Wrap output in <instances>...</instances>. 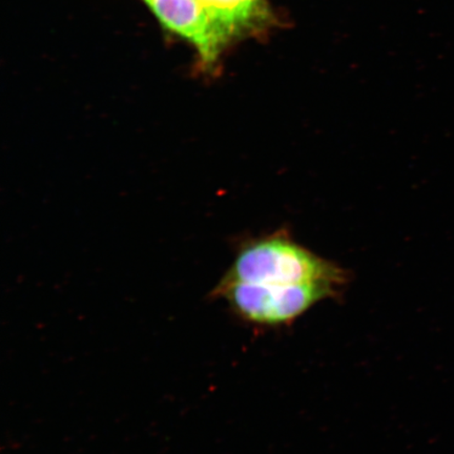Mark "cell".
Listing matches in <instances>:
<instances>
[{"label": "cell", "mask_w": 454, "mask_h": 454, "mask_svg": "<svg viewBox=\"0 0 454 454\" xmlns=\"http://www.w3.org/2000/svg\"><path fill=\"white\" fill-rule=\"evenodd\" d=\"M348 272L309 251L286 235H272L244 244L220 283H248L269 287L325 284L343 289Z\"/></svg>", "instance_id": "obj_1"}, {"label": "cell", "mask_w": 454, "mask_h": 454, "mask_svg": "<svg viewBox=\"0 0 454 454\" xmlns=\"http://www.w3.org/2000/svg\"><path fill=\"white\" fill-rule=\"evenodd\" d=\"M340 289L325 284L291 287H269L248 283H220L212 297L227 301L244 322L263 327L291 325L317 303L336 299Z\"/></svg>", "instance_id": "obj_2"}, {"label": "cell", "mask_w": 454, "mask_h": 454, "mask_svg": "<svg viewBox=\"0 0 454 454\" xmlns=\"http://www.w3.org/2000/svg\"><path fill=\"white\" fill-rule=\"evenodd\" d=\"M145 4L164 27L194 45L204 69H213L225 49L198 0H146Z\"/></svg>", "instance_id": "obj_3"}, {"label": "cell", "mask_w": 454, "mask_h": 454, "mask_svg": "<svg viewBox=\"0 0 454 454\" xmlns=\"http://www.w3.org/2000/svg\"><path fill=\"white\" fill-rule=\"evenodd\" d=\"M225 49L240 37L264 30L271 24L268 0H198Z\"/></svg>", "instance_id": "obj_4"}, {"label": "cell", "mask_w": 454, "mask_h": 454, "mask_svg": "<svg viewBox=\"0 0 454 454\" xmlns=\"http://www.w3.org/2000/svg\"><path fill=\"white\" fill-rule=\"evenodd\" d=\"M144 2L145 3V2H146V0H144Z\"/></svg>", "instance_id": "obj_5"}]
</instances>
